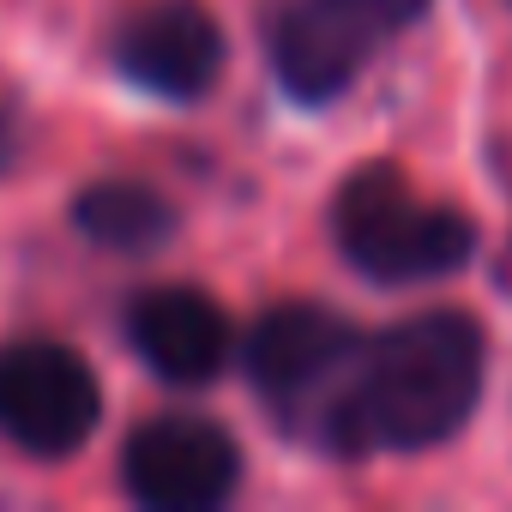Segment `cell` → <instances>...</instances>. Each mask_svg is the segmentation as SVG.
Masks as SVG:
<instances>
[{"label": "cell", "mask_w": 512, "mask_h": 512, "mask_svg": "<svg viewBox=\"0 0 512 512\" xmlns=\"http://www.w3.org/2000/svg\"><path fill=\"white\" fill-rule=\"evenodd\" d=\"M73 229L109 253H151L175 235V205L145 181H91L73 199Z\"/></svg>", "instance_id": "9c48e42d"}, {"label": "cell", "mask_w": 512, "mask_h": 512, "mask_svg": "<svg viewBox=\"0 0 512 512\" xmlns=\"http://www.w3.org/2000/svg\"><path fill=\"white\" fill-rule=\"evenodd\" d=\"M434 0H290L272 25V73L296 103H332L380 55L392 31Z\"/></svg>", "instance_id": "3957f363"}, {"label": "cell", "mask_w": 512, "mask_h": 512, "mask_svg": "<svg viewBox=\"0 0 512 512\" xmlns=\"http://www.w3.org/2000/svg\"><path fill=\"white\" fill-rule=\"evenodd\" d=\"M103 416V386L97 368L55 344L31 338L0 350V434L31 458H73Z\"/></svg>", "instance_id": "277c9868"}, {"label": "cell", "mask_w": 512, "mask_h": 512, "mask_svg": "<svg viewBox=\"0 0 512 512\" xmlns=\"http://www.w3.org/2000/svg\"><path fill=\"white\" fill-rule=\"evenodd\" d=\"M115 67L151 97L193 103L223 73V31L199 0H145L115 31Z\"/></svg>", "instance_id": "52a82bcc"}, {"label": "cell", "mask_w": 512, "mask_h": 512, "mask_svg": "<svg viewBox=\"0 0 512 512\" xmlns=\"http://www.w3.org/2000/svg\"><path fill=\"white\" fill-rule=\"evenodd\" d=\"M121 482L151 512H211L241 482V446L205 416H151L121 446Z\"/></svg>", "instance_id": "8992f818"}, {"label": "cell", "mask_w": 512, "mask_h": 512, "mask_svg": "<svg viewBox=\"0 0 512 512\" xmlns=\"http://www.w3.org/2000/svg\"><path fill=\"white\" fill-rule=\"evenodd\" d=\"M356 350H362V332L344 314L320 302H284V308H266L260 326L247 332L241 362H247L253 392L296 428L320 416V404L338 392Z\"/></svg>", "instance_id": "5b68a950"}, {"label": "cell", "mask_w": 512, "mask_h": 512, "mask_svg": "<svg viewBox=\"0 0 512 512\" xmlns=\"http://www.w3.org/2000/svg\"><path fill=\"white\" fill-rule=\"evenodd\" d=\"M482 326L458 308L398 320L362 338L338 392L320 404L308 434L338 458L422 452L452 440L482 398Z\"/></svg>", "instance_id": "6da1fadb"}, {"label": "cell", "mask_w": 512, "mask_h": 512, "mask_svg": "<svg viewBox=\"0 0 512 512\" xmlns=\"http://www.w3.org/2000/svg\"><path fill=\"white\" fill-rule=\"evenodd\" d=\"M127 344L139 350V362L157 380H169V386H205V380L223 374V362L235 350V332H229V314L205 290L169 284V290L133 296V308H127Z\"/></svg>", "instance_id": "ba28073f"}, {"label": "cell", "mask_w": 512, "mask_h": 512, "mask_svg": "<svg viewBox=\"0 0 512 512\" xmlns=\"http://www.w3.org/2000/svg\"><path fill=\"white\" fill-rule=\"evenodd\" d=\"M332 235H338V253L374 284L452 278L476 253V223L458 205L422 199L392 163H368L338 187Z\"/></svg>", "instance_id": "7a4b0ae2"}]
</instances>
